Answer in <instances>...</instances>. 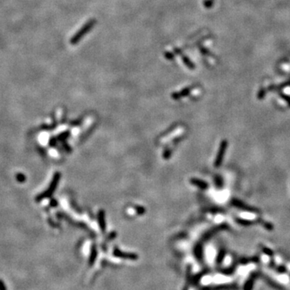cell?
Instances as JSON below:
<instances>
[{"mask_svg":"<svg viewBox=\"0 0 290 290\" xmlns=\"http://www.w3.org/2000/svg\"><path fill=\"white\" fill-rule=\"evenodd\" d=\"M98 223H99V226H100V228L104 231L105 228H106V222H105V214H104V211L101 210L98 213Z\"/></svg>","mask_w":290,"mask_h":290,"instance_id":"obj_1","label":"cell"},{"mask_svg":"<svg viewBox=\"0 0 290 290\" xmlns=\"http://www.w3.org/2000/svg\"><path fill=\"white\" fill-rule=\"evenodd\" d=\"M190 181H191V183H192L193 185H198L199 188L205 189V188H206V186H207V185H206V183L203 182V181L201 180H198V179H191Z\"/></svg>","mask_w":290,"mask_h":290,"instance_id":"obj_2","label":"cell"},{"mask_svg":"<svg viewBox=\"0 0 290 290\" xmlns=\"http://www.w3.org/2000/svg\"><path fill=\"white\" fill-rule=\"evenodd\" d=\"M0 290H7L6 285L1 279H0Z\"/></svg>","mask_w":290,"mask_h":290,"instance_id":"obj_3","label":"cell"}]
</instances>
